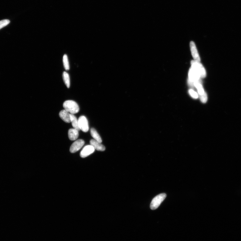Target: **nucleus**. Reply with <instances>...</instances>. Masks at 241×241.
Listing matches in <instances>:
<instances>
[{"label":"nucleus","instance_id":"1","mask_svg":"<svg viewBox=\"0 0 241 241\" xmlns=\"http://www.w3.org/2000/svg\"><path fill=\"white\" fill-rule=\"evenodd\" d=\"M63 107L64 109L71 114L77 113L80 110L79 105L76 102L72 100H68L64 102Z\"/></svg>","mask_w":241,"mask_h":241},{"label":"nucleus","instance_id":"2","mask_svg":"<svg viewBox=\"0 0 241 241\" xmlns=\"http://www.w3.org/2000/svg\"><path fill=\"white\" fill-rule=\"evenodd\" d=\"M189 76L188 82L190 87L193 88L196 83H202L199 74L192 67L189 70Z\"/></svg>","mask_w":241,"mask_h":241},{"label":"nucleus","instance_id":"3","mask_svg":"<svg viewBox=\"0 0 241 241\" xmlns=\"http://www.w3.org/2000/svg\"><path fill=\"white\" fill-rule=\"evenodd\" d=\"M167 197L165 193H162L156 196L153 199L151 203L150 207L151 210H154L157 209L160 205L161 203Z\"/></svg>","mask_w":241,"mask_h":241},{"label":"nucleus","instance_id":"4","mask_svg":"<svg viewBox=\"0 0 241 241\" xmlns=\"http://www.w3.org/2000/svg\"><path fill=\"white\" fill-rule=\"evenodd\" d=\"M191 64L192 67L198 73L200 77L204 78L206 77V71L201 64L197 61L192 60Z\"/></svg>","mask_w":241,"mask_h":241},{"label":"nucleus","instance_id":"5","mask_svg":"<svg viewBox=\"0 0 241 241\" xmlns=\"http://www.w3.org/2000/svg\"><path fill=\"white\" fill-rule=\"evenodd\" d=\"M195 87L198 91L200 100L202 103H206L207 100V95L203 89L202 83H196L194 84Z\"/></svg>","mask_w":241,"mask_h":241},{"label":"nucleus","instance_id":"6","mask_svg":"<svg viewBox=\"0 0 241 241\" xmlns=\"http://www.w3.org/2000/svg\"><path fill=\"white\" fill-rule=\"evenodd\" d=\"M78 124L80 130L84 132H87L89 130V125L88 120L86 117L81 116L78 119Z\"/></svg>","mask_w":241,"mask_h":241},{"label":"nucleus","instance_id":"7","mask_svg":"<svg viewBox=\"0 0 241 241\" xmlns=\"http://www.w3.org/2000/svg\"><path fill=\"white\" fill-rule=\"evenodd\" d=\"M84 144V141L82 140H79L74 142L71 145L70 151L72 153H74L79 151L82 147Z\"/></svg>","mask_w":241,"mask_h":241},{"label":"nucleus","instance_id":"8","mask_svg":"<svg viewBox=\"0 0 241 241\" xmlns=\"http://www.w3.org/2000/svg\"><path fill=\"white\" fill-rule=\"evenodd\" d=\"M95 149L91 145L85 147L80 152V156L82 158H85L89 156L94 151Z\"/></svg>","mask_w":241,"mask_h":241},{"label":"nucleus","instance_id":"9","mask_svg":"<svg viewBox=\"0 0 241 241\" xmlns=\"http://www.w3.org/2000/svg\"><path fill=\"white\" fill-rule=\"evenodd\" d=\"M192 54L193 58L195 61L197 62H200V58L199 54L197 50L195 44L193 41H191L190 43Z\"/></svg>","mask_w":241,"mask_h":241},{"label":"nucleus","instance_id":"10","mask_svg":"<svg viewBox=\"0 0 241 241\" xmlns=\"http://www.w3.org/2000/svg\"><path fill=\"white\" fill-rule=\"evenodd\" d=\"M70 114L65 110H62L60 112L59 114L60 118L67 123H70L71 122Z\"/></svg>","mask_w":241,"mask_h":241},{"label":"nucleus","instance_id":"11","mask_svg":"<svg viewBox=\"0 0 241 241\" xmlns=\"http://www.w3.org/2000/svg\"><path fill=\"white\" fill-rule=\"evenodd\" d=\"M90 144L95 149L98 151H103L105 150V146L94 140H91Z\"/></svg>","mask_w":241,"mask_h":241},{"label":"nucleus","instance_id":"12","mask_svg":"<svg viewBox=\"0 0 241 241\" xmlns=\"http://www.w3.org/2000/svg\"><path fill=\"white\" fill-rule=\"evenodd\" d=\"M68 136L70 140H75L79 137V131L74 128L70 129L68 132Z\"/></svg>","mask_w":241,"mask_h":241},{"label":"nucleus","instance_id":"13","mask_svg":"<svg viewBox=\"0 0 241 241\" xmlns=\"http://www.w3.org/2000/svg\"><path fill=\"white\" fill-rule=\"evenodd\" d=\"M90 132L91 135L94 138V140L99 142V143H101L102 140L100 135L97 133L95 129L94 128H91Z\"/></svg>","mask_w":241,"mask_h":241},{"label":"nucleus","instance_id":"14","mask_svg":"<svg viewBox=\"0 0 241 241\" xmlns=\"http://www.w3.org/2000/svg\"><path fill=\"white\" fill-rule=\"evenodd\" d=\"M71 122L74 128L76 129L78 131L80 130L78 124V120L76 117L73 114H70Z\"/></svg>","mask_w":241,"mask_h":241},{"label":"nucleus","instance_id":"15","mask_svg":"<svg viewBox=\"0 0 241 241\" xmlns=\"http://www.w3.org/2000/svg\"><path fill=\"white\" fill-rule=\"evenodd\" d=\"M62 76L64 83L67 87L69 88L70 87V80L69 74L66 72H63Z\"/></svg>","mask_w":241,"mask_h":241},{"label":"nucleus","instance_id":"16","mask_svg":"<svg viewBox=\"0 0 241 241\" xmlns=\"http://www.w3.org/2000/svg\"><path fill=\"white\" fill-rule=\"evenodd\" d=\"M63 61L64 68L66 70H69V61L67 56L66 54L63 56Z\"/></svg>","mask_w":241,"mask_h":241},{"label":"nucleus","instance_id":"17","mask_svg":"<svg viewBox=\"0 0 241 241\" xmlns=\"http://www.w3.org/2000/svg\"><path fill=\"white\" fill-rule=\"evenodd\" d=\"M10 22L9 20L7 19L2 20L0 21V30L8 25Z\"/></svg>","mask_w":241,"mask_h":241},{"label":"nucleus","instance_id":"18","mask_svg":"<svg viewBox=\"0 0 241 241\" xmlns=\"http://www.w3.org/2000/svg\"><path fill=\"white\" fill-rule=\"evenodd\" d=\"M190 95L193 98H197L198 97V94L194 91L192 90H190L189 91Z\"/></svg>","mask_w":241,"mask_h":241}]
</instances>
